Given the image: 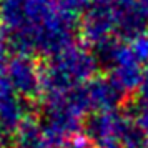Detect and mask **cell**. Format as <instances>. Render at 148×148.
I'll list each match as a JSON object with an SVG mask.
<instances>
[{
  "mask_svg": "<svg viewBox=\"0 0 148 148\" xmlns=\"http://www.w3.org/2000/svg\"><path fill=\"white\" fill-rule=\"evenodd\" d=\"M78 15L58 0H0V28L10 47L27 55H53L73 40Z\"/></svg>",
  "mask_w": 148,
  "mask_h": 148,
  "instance_id": "1",
  "label": "cell"
},
{
  "mask_svg": "<svg viewBox=\"0 0 148 148\" xmlns=\"http://www.w3.org/2000/svg\"><path fill=\"white\" fill-rule=\"evenodd\" d=\"M97 57L90 47L72 42L62 50L50 55L42 68V92L45 95L70 92L93 78Z\"/></svg>",
  "mask_w": 148,
  "mask_h": 148,
  "instance_id": "2",
  "label": "cell"
},
{
  "mask_svg": "<svg viewBox=\"0 0 148 148\" xmlns=\"http://www.w3.org/2000/svg\"><path fill=\"white\" fill-rule=\"evenodd\" d=\"M3 92L30 98L42 92V67L32 55L12 52L3 70Z\"/></svg>",
  "mask_w": 148,
  "mask_h": 148,
  "instance_id": "3",
  "label": "cell"
},
{
  "mask_svg": "<svg viewBox=\"0 0 148 148\" xmlns=\"http://www.w3.org/2000/svg\"><path fill=\"white\" fill-rule=\"evenodd\" d=\"M108 63V78L120 88L123 93L138 92L143 78V65L133 55L127 42H118L103 50Z\"/></svg>",
  "mask_w": 148,
  "mask_h": 148,
  "instance_id": "4",
  "label": "cell"
},
{
  "mask_svg": "<svg viewBox=\"0 0 148 148\" xmlns=\"http://www.w3.org/2000/svg\"><path fill=\"white\" fill-rule=\"evenodd\" d=\"M60 148H98V147H97L92 140H88L87 136L73 135V136H70L67 141H63Z\"/></svg>",
  "mask_w": 148,
  "mask_h": 148,
  "instance_id": "5",
  "label": "cell"
},
{
  "mask_svg": "<svg viewBox=\"0 0 148 148\" xmlns=\"http://www.w3.org/2000/svg\"><path fill=\"white\" fill-rule=\"evenodd\" d=\"M58 2L75 15L83 14L88 7V0H58Z\"/></svg>",
  "mask_w": 148,
  "mask_h": 148,
  "instance_id": "6",
  "label": "cell"
}]
</instances>
